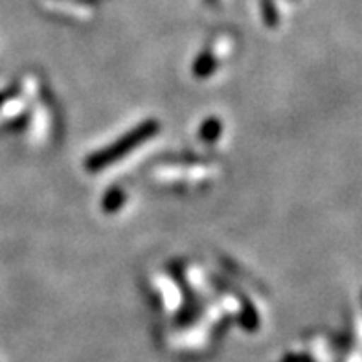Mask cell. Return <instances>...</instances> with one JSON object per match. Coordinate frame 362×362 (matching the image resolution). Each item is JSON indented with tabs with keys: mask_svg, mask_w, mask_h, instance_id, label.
Here are the masks:
<instances>
[{
	"mask_svg": "<svg viewBox=\"0 0 362 362\" xmlns=\"http://www.w3.org/2000/svg\"><path fill=\"white\" fill-rule=\"evenodd\" d=\"M158 131H160L158 119H146V122H142L140 125L131 129L129 133H125L124 136L118 138L116 142L110 144L109 147H103L100 151L88 155L87 160H85V170H87L88 173H98V171L105 170L109 165L122 160L125 155H129L131 151L138 149L144 142H147V140H151L153 136H156Z\"/></svg>",
	"mask_w": 362,
	"mask_h": 362,
	"instance_id": "obj_1",
	"label": "cell"
},
{
	"mask_svg": "<svg viewBox=\"0 0 362 362\" xmlns=\"http://www.w3.org/2000/svg\"><path fill=\"white\" fill-rule=\"evenodd\" d=\"M217 69V59L216 55L211 54L210 50H204L199 55L195 63H193V76L197 79H206L210 78L211 74L216 72Z\"/></svg>",
	"mask_w": 362,
	"mask_h": 362,
	"instance_id": "obj_2",
	"label": "cell"
},
{
	"mask_svg": "<svg viewBox=\"0 0 362 362\" xmlns=\"http://www.w3.org/2000/svg\"><path fill=\"white\" fill-rule=\"evenodd\" d=\"M125 197H127V195H125L124 189L115 186V188H110L109 192L103 195V199H101V208H103V211H107V214H116L119 208L124 206Z\"/></svg>",
	"mask_w": 362,
	"mask_h": 362,
	"instance_id": "obj_3",
	"label": "cell"
},
{
	"mask_svg": "<svg viewBox=\"0 0 362 362\" xmlns=\"http://www.w3.org/2000/svg\"><path fill=\"white\" fill-rule=\"evenodd\" d=\"M223 133V124H221V119L216 118V116H211V118L204 119L199 129V138H201L202 142L206 144H214L217 138L221 136Z\"/></svg>",
	"mask_w": 362,
	"mask_h": 362,
	"instance_id": "obj_4",
	"label": "cell"
},
{
	"mask_svg": "<svg viewBox=\"0 0 362 362\" xmlns=\"http://www.w3.org/2000/svg\"><path fill=\"white\" fill-rule=\"evenodd\" d=\"M241 324L245 326V329H256L257 327V315L252 308H247V313L241 317Z\"/></svg>",
	"mask_w": 362,
	"mask_h": 362,
	"instance_id": "obj_5",
	"label": "cell"
},
{
	"mask_svg": "<svg viewBox=\"0 0 362 362\" xmlns=\"http://www.w3.org/2000/svg\"><path fill=\"white\" fill-rule=\"evenodd\" d=\"M18 92H21V88L15 87V85H13V87H9L8 90H0V107L4 105V103H6V101H8V100H11V98L17 96Z\"/></svg>",
	"mask_w": 362,
	"mask_h": 362,
	"instance_id": "obj_6",
	"label": "cell"
},
{
	"mask_svg": "<svg viewBox=\"0 0 362 362\" xmlns=\"http://www.w3.org/2000/svg\"><path fill=\"white\" fill-rule=\"evenodd\" d=\"M206 2H208V4H216L217 0H206Z\"/></svg>",
	"mask_w": 362,
	"mask_h": 362,
	"instance_id": "obj_7",
	"label": "cell"
}]
</instances>
